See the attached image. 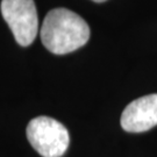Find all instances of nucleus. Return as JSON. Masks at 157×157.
Here are the masks:
<instances>
[{
	"mask_svg": "<svg viewBox=\"0 0 157 157\" xmlns=\"http://www.w3.org/2000/svg\"><path fill=\"white\" fill-rule=\"evenodd\" d=\"M90 27L77 13L67 8L51 10L41 27V41L48 50L65 55L86 44Z\"/></svg>",
	"mask_w": 157,
	"mask_h": 157,
	"instance_id": "obj_1",
	"label": "nucleus"
},
{
	"mask_svg": "<svg viewBox=\"0 0 157 157\" xmlns=\"http://www.w3.org/2000/svg\"><path fill=\"white\" fill-rule=\"evenodd\" d=\"M27 139L34 149L43 157H62L70 143L67 129L49 117H37L29 121Z\"/></svg>",
	"mask_w": 157,
	"mask_h": 157,
	"instance_id": "obj_2",
	"label": "nucleus"
},
{
	"mask_svg": "<svg viewBox=\"0 0 157 157\" xmlns=\"http://www.w3.org/2000/svg\"><path fill=\"white\" fill-rule=\"evenodd\" d=\"M0 10L17 43L22 47L32 44L39 30L34 0H2Z\"/></svg>",
	"mask_w": 157,
	"mask_h": 157,
	"instance_id": "obj_3",
	"label": "nucleus"
},
{
	"mask_svg": "<svg viewBox=\"0 0 157 157\" xmlns=\"http://www.w3.org/2000/svg\"><path fill=\"white\" fill-rule=\"evenodd\" d=\"M120 122L129 133H142L157 126V93L143 95L128 104Z\"/></svg>",
	"mask_w": 157,
	"mask_h": 157,
	"instance_id": "obj_4",
	"label": "nucleus"
},
{
	"mask_svg": "<svg viewBox=\"0 0 157 157\" xmlns=\"http://www.w3.org/2000/svg\"><path fill=\"white\" fill-rule=\"evenodd\" d=\"M92 1H94V2H104V1H106V0H92Z\"/></svg>",
	"mask_w": 157,
	"mask_h": 157,
	"instance_id": "obj_5",
	"label": "nucleus"
}]
</instances>
